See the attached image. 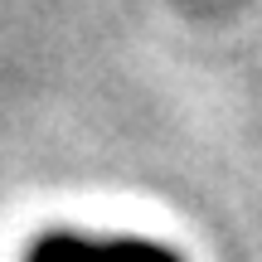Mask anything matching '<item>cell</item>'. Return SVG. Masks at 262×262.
Returning a JSON list of instances; mask_svg holds the SVG:
<instances>
[{
	"label": "cell",
	"mask_w": 262,
	"mask_h": 262,
	"mask_svg": "<svg viewBox=\"0 0 262 262\" xmlns=\"http://www.w3.org/2000/svg\"><path fill=\"white\" fill-rule=\"evenodd\" d=\"M25 262H185L175 248L150 238H88V233H44Z\"/></svg>",
	"instance_id": "6da1fadb"
}]
</instances>
